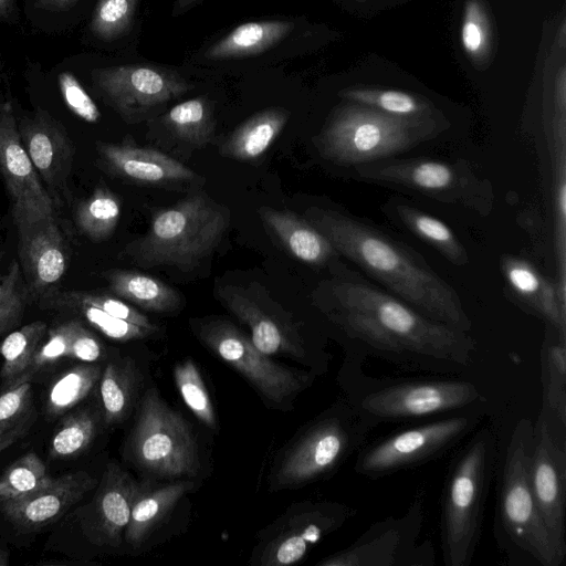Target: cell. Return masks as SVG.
Wrapping results in <instances>:
<instances>
[{"instance_id": "6da1fadb", "label": "cell", "mask_w": 566, "mask_h": 566, "mask_svg": "<svg viewBox=\"0 0 566 566\" xmlns=\"http://www.w3.org/2000/svg\"><path fill=\"white\" fill-rule=\"evenodd\" d=\"M332 270L315 293L316 305L355 345V357L433 373L460 371L472 363L476 343L469 333L424 316L338 258Z\"/></svg>"}, {"instance_id": "7a4b0ae2", "label": "cell", "mask_w": 566, "mask_h": 566, "mask_svg": "<svg viewBox=\"0 0 566 566\" xmlns=\"http://www.w3.org/2000/svg\"><path fill=\"white\" fill-rule=\"evenodd\" d=\"M306 219L337 253L424 316L470 333L472 322L455 290L412 248L346 211L312 207Z\"/></svg>"}, {"instance_id": "3957f363", "label": "cell", "mask_w": 566, "mask_h": 566, "mask_svg": "<svg viewBox=\"0 0 566 566\" xmlns=\"http://www.w3.org/2000/svg\"><path fill=\"white\" fill-rule=\"evenodd\" d=\"M353 357L344 375L346 400L376 427L386 422L462 411L486 398L471 381L454 378L375 377Z\"/></svg>"}, {"instance_id": "277c9868", "label": "cell", "mask_w": 566, "mask_h": 566, "mask_svg": "<svg viewBox=\"0 0 566 566\" xmlns=\"http://www.w3.org/2000/svg\"><path fill=\"white\" fill-rule=\"evenodd\" d=\"M495 434L482 427L450 465L444 482L440 542L446 566H469L476 549L495 458Z\"/></svg>"}, {"instance_id": "5b68a950", "label": "cell", "mask_w": 566, "mask_h": 566, "mask_svg": "<svg viewBox=\"0 0 566 566\" xmlns=\"http://www.w3.org/2000/svg\"><path fill=\"white\" fill-rule=\"evenodd\" d=\"M534 422L515 423L500 474L497 531L509 549L541 566H560L566 553L559 548L537 507L530 479Z\"/></svg>"}, {"instance_id": "8992f818", "label": "cell", "mask_w": 566, "mask_h": 566, "mask_svg": "<svg viewBox=\"0 0 566 566\" xmlns=\"http://www.w3.org/2000/svg\"><path fill=\"white\" fill-rule=\"evenodd\" d=\"M442 119H408L348 102L339 106L317 136L327 160L354 167L395 157L436 137Z\"/></svg>"}, {"instance_id": "52a82bcc", "label": "cell", "mask_w": 566, "mask_h": 566, "mask_svg": "<svg viewBox=\"0 0 566 566\" xmlns=\"http://www.w3.org/2000/svg\"><path fill=\"white\" fill-rule=\"evenodd\" d=\"M229 222L227 207L202 195L189 196L157 210L147 233L125 253L142 268L166 265L189 271L214 250Z\"/></svg>"}, {"instance_id": "ba28073f", "label": "cell", "mask_w": 566, "mask_h": 566, "mask_svg": "<svg viewBox=\"0 0 566 566\" xmlns=\"http://www.w3.org/2000/svg\"><path fill=\"white\" fill-rule=\"evenodd\" d=\"M375 428L346 399L337 402L285 451L272 472L271 489L298 488L331 475Z\"/></svg>"}, {"instance_id": "9c48e42d", "label": "cell", "mask_w": 566, "mask_h": 566, "mask_svg": "<svg viewBox=\"0 0 566 566\" xmlns=\"http://www.w3.org/2000/svg\"><path fill=\"white\" fill-rule=\"evenodd\" d=\"M352 168L360 181L460 206L482 217L494 208L491 184L463 160L390 157Z\"/></svg>"}, {"instance_id": "30bf717a", "label": "cell", "mask_w": 566, "mask_h": 566, "mask_svg": "<svg viewBox=\"0 0 566 566\" xmlns=\"http://www.w3.org/2000/svg\"><path fill=\"white\" fill-rule=\"evenodd\" d=\"M128 451L139 470L158 478H193L200 470L198 444L191 427L155 388L142 397Z\"/></svg>"}, {"instance_id": "8fae6325", "label": "cell", "mask_w": 566, "mask_h": 566, "mask_svg": "<svg viewBox=\"0 0 566 566\" xmlns=\"http://www.w3.org/2000/svg\"><path fill=\"white\" fill-rule=\"evenodd\" d=\"M476 408L411 427L364 446L356 457L355 472L378 479L436 460L475 430L481 420Z\"/></svg>"}, {"instance_id": "7c38bea8", "label": "cell", "mask_w": 566, "mask_h": 566, "mask_svg": "<svg viewBox=\"0 0 566 566\" xmlns=\"http://www.w3.org/2000/svg\"><path fill=\"white\" fill-rule=\"evenodd\" d=\"M426 515V492L419 489L403 514L369 526L347 547L326 556L317 566H429L434 562L430 542H419Z\"/></svg>"}, {"instance_id": "4fadbf2b", "label": "cell", "mask_w": 566, "mask_h": 566, "mask_svg": "<svg viewBox=\"0 0 566 566\" xmlns=\"http://www.w3.org/2000/svg\"><path fill=\"white\" fill-rule=\"evenodd\" d=\"M198 337L216 356L241 374L260 396L276 406H287L314 380L311 373L273 361L228 321L213 319L202 324Z\"/></svg>"}, {"instance_id": "5bb4252c", "label": "cell", "mask_w": 566, "mask_h": 566, "mask_svg": "<svg viewBox=\"0 0 566 566\" xmlns=\"http://www.w3.org/2000/svg\"><path fill=\"white\" fill-rule=\"evenodd\" d=\"M355 515L353 506L340 502L316 501L293 505L263 531L253 562L261 566L298 563L319 541L339 530Z\"/></svg>"}, {"instance_id": "9a60e30c", "label": "cell", "mask_w": 566, "mask_h": 566, "mask_svg": "<svg viewBox=\"0 0 566 566\" xmlns=\"http://www.w3.org/2000/svg\"><path fill=\"white\" fill-rule=\"evenodd\" d=\"M530 479L542 518L556 544L566 553V443L541 409L534 422Z\"/></svg>"}, {"instance_id": "2e32d148", "label": "cell", "mask_w": 566, "mask_h": 566, "mask_svg": "<svg viewBox=\"0 0 566 566\" xmlns=\"http://www.w3.org/2000/svg\"><path fill=\"white\" fill-rule=\"evenodd\" d=\"M92 78L108 103L127 119L137 118L190 88L178 74L148 65L96 69Z\"/></svg>"}, {"instance_id": "e0dca14e", "label": "cell", "mask_w": 566, "mask_h": 566, "mask_svg": "<svg viewBox=\"0 0 566 566\" xmlns=\"http://www.w3.org/2000/svg\"><path fill=\"white\" fill-rule=\"evenodd\" d=\"M0 172L11 198L13 219L55 217L53 199L20 139L12 107L1 98Z\"/></svg>"}, {"instance_id": "ac0fdd59", "label": "cell", "mask_w": 566, "mask_h": 566, "mask_svg": "<svg viewBox=\"0 0 566 566\" xmlns=\"http://www.w3.org/2000/svg\"><path fill=\"white\" fill-rule=\"evenodd\" d=\"M19 241V263L33 295L45 296L67 268L64 238L55 217L14 219Z\"/></svg>"}, {"instance_id": "d6986e66", "label": "cell", "mask_w": 566, "mask_h": 566, "mask_svg": "<svg viewBox=\"0 0 566 566\" xmlns=\"http://www.w3.org/2000/svg\"><path fill=\"white\" fill-rule=\"evenodd\" d=\"M95 485L96 480L87 472L66 473L59 478H51L25 495L0 499V510L20 527H41L62 515Z\"/></svg>"}, {"instance_id": "ffe728a7", "label": "cell", "mask_w": 566, "mask_h": 566, "mask_svg": "<svg viewBox=\"0 0 566 566\" xmlns=\"http://www.w3.org/2000/svg\"><path fill=\"white\" fill-rule=\"evenodd\" d=\"M20 139L42 184L62 189L70 175L74 149L62 125L48 112L39 109L18 124Z\"/></svg>"}, {"instance_id": "44dd1931", "label": "cell", "mask_w": 566, "mask_h": 566, "mask_svg": "<svg viewBox=\"0 0 566 566\" xmlns=\"http://www.w3.org/2000/svg\"><path fill=\"white\" fill-rule=\"evenodd\" d=\"M96 150L105 169L136 184L164 186L190 182L197 177L192 169L167 154L128 140L97 142Z\"/></svg>"}, {"instance_id": "7402d4cb", "label": "cell", "mask_w": 566, "mask_h": 566, "mask_svg": "<svg viewBox=\"0 0 566 566\" xmlns=\"http://www.w3.org/2000/svg\"><path fill=\"white\" fill-rule=\"evenodd\" d=\"M224 306L251 332L252 344L268 356L285 355L304 358L306 350L294 324L285 316L272 313L231 286L220 289Z\"/></svg>"}, {"instance_id": "603a6c76", "label": "cell", "mask_w": 566, "mask_h": 566, "mask_svg": "<svg viewBox=\"0 0 566 566\" xmlns=\"http://www.w3.org/2000/svg\"><path fill=\"white\" fill-rule=\"evenodd\" d=\"M501 269L515 300L566 338V296L557 284L530 261L511 254L502 256Z\"/></svg>"}, {"instance_id": "cb8c5ba5", "label": "cell", "mask_w": 566, "mask_h": 566, "mask_svg": "<svg viewBox=\"0 0 566 566\" xmlns=\"http://www.w3.org/2000/svg\"><path fill=\"white\" fill-rule=\"evenodd\" d=\"M139 486L119 465L106 467L93 503V530L99 544L117 547L122 543Z\"/></svg>"}, {"instance_id": "d4e9b609", "label": "cell", "mask_w": 566, "mask_h": 566, "mask_svg": "<svg viewBox=\"0 0 566 566\" xmlns=\"http://www.w3.org/2000/svg\"><path fill=\"white\" fill-rule=\"evenodd\" d=\"M268 228L297 260L322 266L340 256L329 240L306 218L269 207L259 209Z\"/></svg>"}, {"instance_id": "484cf974", "label": "cell", "mask_w": 566, "mask_h": 566, "mask_svg": "<svg viewBox=\"0 0 566 566\" xmlns=\"http://www.w3.org/2000/svg\"><path fill=\"white\" fill-rule=\"evenodd\" d=\"M193 485L189 480L157 486L140 484L132 505L124 539L135 548L144 544Z\"/></svg>"}, {"instance_id": "4316f807", "label": "cell", "mask_w": 566, "mask_h": 566, "mask_svg": "<svg viewBox=\"0 0 566 566\" xmlns=\"http://www.w3.org/2000/svg\"><path fill=\"white\" fill-rule=\"evenodd\" d=\"M382 211L398 226L437 250L450 263L457 266L469 263L467 249L443 221L398 199L388 200L382 206Z\"/></svg>"}, {"instance_id": "83f0119b", "label": "cell", "mask_w": 566, "mask_h": 566, "mask_svg": "<svg viewBox=\"0 0 566 566\" xmlns=\"http://www.w3.org/2000/svg\"><path fill=\"white\" fill-rule=\"evenodd\" d=\"M98 382L104 422L107 426L122 423L133 410L142 382L135 361L129 357L109 361Z\"/></svg>"}, {"instance_id": "f1b7e54d", "label": "cell", "mask_w": 566, "mask_h": 566, "mask_svg": "<svg viewBox=\"0 0 566 566\" xmlns=\"http://www.w3.org/2000/svg\"><path fill=\"white\" fill-rule=\"evenodd\" d=\"M109 291L117 297L155 313H172L181 305L179 293L151 275L129 270L107 273Z\"/></svg>"}, {"instance_id": "f546056e", "label": "cell", "mask_w": 566, "mask_h": 566, "mask_svg": "<svg viewBox=\"0 0 566 566\" xmlns=\"http://www.w3.org/2000/svg\"><path fill=\"white\" fill-rule=\"evenodd\" d=\"M289 120L283 108L264 109L240 125L222 144L224 157L249 161L261 157L279 136Z\"/></svg>"}, {"instance_id": "4dcf8cb0", "label": "cell", "mask_w": 566, "mask_h": 566, "mask_svg": "<svg viewBox=\"0 0 566 566\" xmlns=\"http://www.w3.org/2000/svg\"><path fill=\"white\" fill-rule=\"evenodd\" d=\"M294 29L291 21L271 20L238 25L207 52L210 60H223L259 54L272 48Z\"/></svg>"}, {"instance_id": "1f68e13d", "label": "cell", "mask_w": 566, "mask_h": 566, "mask_svg": "<svg viewBox=\"0 0 566 566\" xmlns=\"http://www.w3.org/2000/svg\"><path fill=\"white\" fill-rule=\"evenodd\" d=\"M549 327V326H548ZM542 348V409L555 426L566 432V338L554 328Z\"/></svg>"}, {"instance_id": "d6a6232c", "label": "cell", "mask_w": 566, "mask_h": 566, "mask_svg": "<svg viewBox=\"0 0 566 566\" xmlns=\"http://www.w3.org/2000/svg\"><path fill=\"white\" fill-rule=\"evenodd\" d=\"M339 95L348 102L378 109L391 116L408 119H442L428 99L397 90L353 87Z\"/></svg>"}, {"instance_id": "836d02e7", "label": "cell", "mask_w": 566, "mask_h": 566, "mask_svg": "<svg viewBox=\"0 0 566 566\" xmlns=\"http://www.w3.org/2000/svg\"><path fill=\"white\" fill-rule=\"evenodd\" d=\"M31 378L24 374L0 394V453L21 439L32 424Z\"/></svg>"}, {"instance_id": "e575fe53", "label": "cell", "mask_w": 566, "mask_h": 566, "mask_svg": "<svg viewBox=\"0 0 566 566\" xmlns=\"http://www.w3.org/2000/svg\"><path fill=\"white\" fill-rule=\"evenodd\" d=\"M48 333L42 321L31 322L8 334L0 344V377L8 385L23 376Z\"/></svg>"}, {"instance_id": "d590c367", "label": "cell", "mask_w": 566, "mask_h": 566, "mask_svg": "<svg viewBox=\"0 0 566 566\" xmlns=\"http://www.w3.org/2000/svg\"><path fill=\"white\" fill-rule=\"evenodd\" d=\"M98 365L81 364L60 374L50 385L45 409L50 416H60L82 401L98 382Z\"/></svg>"}, {"instance_id": "8d00e7d4", "label": "cell", "mask_w": 566, "mask_h": 566, "mask_svg": "<svg viewBox=\"0 0 566 566\" xmlns=\"http://www.w3.org/2000/svg\"><path fill=\"white\" fill-rule=\"evenodd\" d=\"M120 200L106 187H97L75 211L77 228L94 241L109 238L120 217Z\"/></svg>"}, {"instance_id": "74e56055", "label": "cell", "mask_w": 566, "mask_h": 566, "mask_svg": "<svg viewBox=\"0 0 566 566\" xmlns=\"http://www.w3.org/2000/svg\"><path fill=\"white\" fill-rule=\"evenodd\" d=\"M168 129L180 140L193 146L209 143L213 122L206 98L196 97L175 105L164 118Z\"/></svg>"}, {"instance_id": "f35d334b", "label": "cell", "mask_w": 566, "mask_h": 566, "mask_svg": "<svg viewBox=\"0 0 566 566\" xmlns=\"http://www.w3.org/2000/svg\"><path fill=\"white\" fill-rule=\"evenodd\" d=\"M174 379L184 402L196 418L217 431V415L197 364L191 358L177 363L174 367Z\"/></svg>"}, {"instance_id": "ab89813d", "label": "cell", "mask_w": 566, "mask_h": 566, "mask_svg": "<svg viewBox=\"0 0 566 566\" xmlns=\"http://www.w3.org/2000/svg\"><path fill=\"white\" fill-rule=\"evenodd\" d=\"M460 39L462 49L472 63L481 65L489 61L492 52V25L482 0L465 1Z\"/></svg>"}, {"instance_id": "60d3db41", "label": "cell", "mask_w": 566, "mask_h": 566, "mask_svg": "<svg viewBox=\"0 0 566 566\" xmlns=\"http://www.w3.org/2000/svg\"><path fill=\"white\" fill-rule=\"evenodd\" d=\"M55 304L78 313L95 329L117 342L147 339L159 332V327L142 326L82 302L56 297Z\"/></svg>"}, {"instance_id": "b9f144b4", "label": "cell", "mask_w": 566, "mask_h": 566, "mask_svg": "<svg viewBox=\"0 0 566 566\" xmlns=\"http://www.w3.org/2000/svg\"><path fill=\"white\" fill-rule=\"evenodd\" d=\"M97 431V419L87 409L67 416L50 443V455L64 459L77 455L92 443Z\"/></svg>"}, {"instance_id": "7bdbcfd3", "label": "cell", "mask_w": 566, "mask_h": 566, "mask_svg": "<svg viewBox=\"0 0 566 566\" xmlns=\"http://www.w3.org/2000/svg\"><path fill=\"white\" fill-rule=\"evenodd\" d=\"M50 479L43 461L35 453L29 452L17 459L0 476V499L25 495Z\"/></svg>"}, {"instance_id": "ee69618b", "label": "cell", "mask_w": 566, "mask_h": 566, "mask_svg": "<svg viewBox=\"0 0 566 566\" xmlns=\"http://www.w3.org/2000/svg\"><path fill=\"white\" fill-rule=\"evenodd\" d=\"M138 0H98L90 29L104 41L115 40L132 24Z\"/></svg>"}, {"instance_id": "f6af8a7d", "label": "cell", "mask_w": 566, "mask_h": 566, "mask_svg": "<svg viewBox=\"0 0 566 566\" xmlns=\"http://www.w3.org/2000/svg\"><path fill=\"white\" fill-rule=\"evenodd\" d=\"M78 323L80 321L72 319L51 328L25 374L33 376L34 373L53 365L62 358H72L73 336Z\"/></svg>"}, {"instance_id": "bcb514c9", "label": "cell", "mask_w": 566, "mask_h": 566, "mask_svg": "<svg viewBox=\"0 0 566 566\" xmlns=\"http://www.w3.org/2000/svg\"><path fill=\"white\" fill-rule=\"evenodd\" d=\"M22 271L19 261H12L0 275V335L19 322L24 307Z\"/></svg>"}, {"instance_id": "7dc6e473", "label": "cell", "mask_w": 566, "mask_h": 566, "mask_svg": "<svg viewBox=\"0 0 566 566\" xmlns=\"http://www.w3.org/2000/svg\"><path fill=\"white\" fill-rule=\"evenodd\" d=\"M56 297L82 302L97 307L115 317L146 326L158 327L147 315L143 314L127 302L119 297L107 294L92 293L85 291H69L56 295Z\"/></svg>"}, {"instance_id": "c3c4849f", "label": "cell", "mask_w": 566, "mask_h": 566, "mask_svg": "<svg viewBox=\"0 0 566 566\" xmlns=\"http://www.w3.org/2000/svg\"><path fill=\"white\" fill-rule=\"evenodd\" d=\"M59 88L67 108L87 123H97L101 112L77 78L70 72L57 76Z\"/></svg>"}, {"instance_id": "681fc988", "label": "cell", "mask_w": 566, "mask_h": 566, "mask_svg": "<svg viewBox=\"0 0 566 566\" xmlns=\"http://www.w3.org/2000/svg\"><path fill=\"white\" fill-rule=\"evenodd\" d=\"M77 1L78 0H34V4L48 11L61 12L72 9Z\"/></svg>"}, {"instance_id": "f907efd6", "label": "cell", "mask_w": 566, "mask_h": 566, "mask_svg": "<svg viewBox=\"0 0 566 566\" xmlns=\"http://www.w3.org/2000/svg\"><path fill=\"white\" fill-rule=\"evenodd\" d=\"M14 0H0V19L8 18L13 10Z\"/></svg>"}, {"instance_id": "816d5d0a", "label": "cell", "mask_w": 566, "mask_h": 566, "mask_svg": "<svg viewBox=\"0 0 566 566\" xmlns=\"http://www.w3.org/2000/svg\"><path fill=\"white\" fill-rule=\"evenodd\" d=\"M199 0H177L176 11L182 12L189 7L193 6Z\"/></svg>"}, {"instance_id": "f5cc1de1", "label": "cell", "mask_w": 566, "mask_h": 566, "mask_svg": "<svg viewBox=\"0 0 566 566\" xmlns=\"http://www.w3.org/2000/svg\"><path fill=\"white\" fill-rule=\"evenodd\" d=\"M9 563V552L0 544V566H7Z\"/></svg>"}, {"instance_id": "db71d44e", "label": "cell", "mask_w": 566, "mask_h": 566, "mask_svg": "<svg viewBox=\"0 0 566 566\" xmlns=\"http://www.w3.org/2000/svg\"><path fill=\"white\" fill-rule=\"evenodd\" d=\"M356 1H360L361 2V1H365V0H356Z\"/></svg>"}]
</instances>
